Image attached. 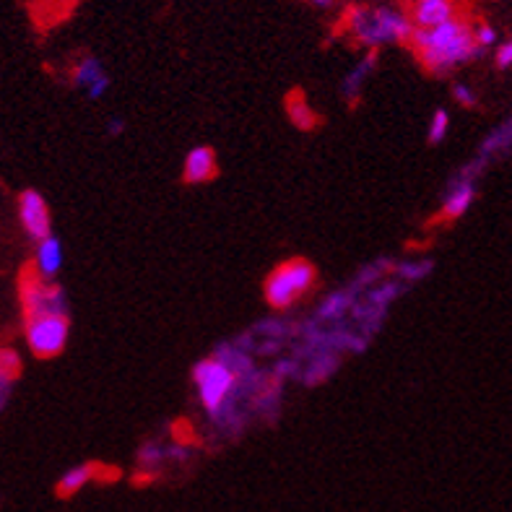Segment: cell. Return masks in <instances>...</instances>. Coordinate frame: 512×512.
Wrapping results in <instances>:
<instances>
[{
	"mask_svg": "<svg viewBox=\"0 0 512 512\" xmlns=\"http://www.w3.org/2000/svg\"><path fill=\"white\" fill-rule=\"evenodd\" d=\"M123 120H112L110 125H107V130H110V136H120V133H123Z\"/></svg>",
	"mask_w": 512,
	"mask_h": 512,
	"instance_id": "25",
	"label": "cell"
},
{
	"mask_svg": "<svg viewBox=\"0 0 512 512\" xmlns=\"http://www.w3.org/2000/svg\"><path fill=\"white\" fill-rule=\"evenodd\" d=\"M461 16L458 0H414L409 8V19L414 29H432V26L448 24Z\"/></svg>",
	"mask_w": 512,
	"mask_h": 512,
	"instance_id": "10",
	"label": "cell"
},
{
	"mask_svg": "<svg viewBox=\"0 0 512 512\" xmlns=\"http://www.w3.org/2000/svg\"><path fill=\"white\" fill-rule=\"evenodd\" d=\"M351 302H354V292H336L331 294V297L325 299L323 307L318 310V318L320 320H336L341 318L346 310L351 307Z\"/></svg>",
	"mask_w": 512,
	"mask_h": 512,
	"instance_id": "18",
	"label": "cell"
},
{
	"mask_svg": "<svg viewBox=\"0 0 512 512\" xmlns=\"http://www.w3.org/2000/svg\"><path fill=\"white\" fill-rule=\"evenodd\" d=\"M510 149H512V117L510 120H505L500 128H494L492 133L484 138V143H481V149H479V159L489 162V159L505 154V151Z\"/></svg>",
	"mask_w": 512,
	"mask_h": 512,
	"instance_id": "15",
	"label": "cell"
},
{
	"mask_svg": "<svg viewBox=\"0 0 512 512\" xmlns=\"http://www.w3.org/2000/svg\"><path fill=\"white\" fill-rule=\"evenodd\" d=\"M63 242L50 234L42 242H37V253H34V273L42 276V279L52 281L63 268Z\"/></svg>",
	"mask_w": 512,
	"mask_h": 512,
	"instance_id": "12",
	"label": "cell"
},
{
	"mask_svg": "<svg viewBox=\"0 0 512 512\" xmlns=\"http://www.w3.org/2000/svg\"><path fill=\"white\" fill-rule=\"evenodd\" d=\"M136 463H138V468H141V471H146L149 476L159 474L164 466H169L164 442L151 440V442H146V445H141V450H138V455H136Z\"/></svg>",
	"mask_w": 512,
	"mask_h": 512,
	"instance_id": "16",
	"label": "cell"
},
{
	"mask_svg": "<svg viewBox=\"0 0 512 512\" xmlns=\"http://www.w3.org/2000/svg\"><path fill=\"white\" fill-rule=\"evenodd\" d=\"M341 29L346 37L367 52L383 47L409 45L414 24L409 13L396 6H351L346 8Z\"/></svg>",
	"mask_w": 512,
	"mask_h": 512,
	"instance_id": "2",
	"label": "cell"
},
{
	"mask_svg": "<svg viewBox=\"0 0 512 512\" xmlns=\"http://www.w3.org/2000/svg\"><path fill=\"white\" fill-rule=\"evenodd\" d=\"M409 47L419 65L432 76H448L484 55L474 39V21H468L466 16L432 29H414Z\"/></svg>",
	"mask_w": 512,
	"mask_h": 512,
	"instance_id": "1",
	"label": "cell"
},
{
	"mask_svg": "<svg viewBox=\"0 0 512 512\" xmlns=\"http://www.w3.org/2000/svg\"><path fill=\"white\" fill-rule=\"evenodd\" d=\"M286 110H289V117H292V123L297 125L299 130H312L318 125V115H315V110L305 102L302 94H294V97L286 102Z\"/></svg>",
	"mask_w": 512,
	"mask_h": 512,
	"instance_id": "17",
	"label": "cell"
},
{
	"mask_svg": "<svg viewBox=\"0 0 512 512\" xmlns=\"http://www.w3.org/2000/svg\"><path fill=\"white\" fill-rule=\"evenodd\" d=\"M315 284H318V271L310 260L289 258L268 273L266 284H263V297H266L268 307L284 312L299 305L315 289Z\"/></svg>",
	"mask_w": 512,
	"mask_h": 512,
	"instance_id": "4",
	"label": "cell"
},
{
	"mask_svg": "<svg viewBox=\"0 0 512 512\" xmlns=\"http://www.w3.org/2000/svg\"><path fill=\"white\" fill-rule=\"evenodd\" d=\"M21 307H24L26 320L37 318V315H50V312H68L63 289L37 273H29L21 279Z\"/></svg>",
	"mask_w": 512,
	"mask_h": 512,
	"instance_id": "7",
	"label": "cell"
},
{
	"mask_svg": "<svg viewBox=\"0 0 512 512\" xmlns=\"http://www.w3.org/2000/svg\"><path fill=\"white\" fill-rule=\"evenodd\" d=\"M97 474H99L97 463H78V466L68 468V471L60 476L58 484H55V492H58V497H63V500L76 497L81 489H86L91 481L97 479Z\"/></svg>",
	"mask_w": 512,
	"mask_h": 512,
	"instance_id": "13",
	"label": "cell"
},
{
	"mask_svg": "<svg viewBox=\"0 0 512 512\" xmlns=\"http://www.w3.org/2000/svg\"><path fill=\"white\" fill-rule=\"evenodd\" d=\"M448 130H450V115L445 110H435L432 112V120L427 125V141L432 146L442 143L448 138Z\"/></svg>",
	"mask_w": 512,
	"mask_h": 512,
	"instance_id": "20",
	"label": "cell"
},
{
	"mask_svg": "<svg viewBox=\"0 0 512 512\" xmlns=\"http://www.w3.org/2000/svg\"><path fill=\"white\" fill-rule=\"evenodd\" d=\"M71 84L78 91H84L91 102H97V99H102L107 94V89L112 86V78L97 55H84L71 68Z\"/></svg>",
	"mask_w": 512,
	"mask_h": 512,
	"instance_id": "9",
	"label": "cell"
},
{
	"mask_svg": "<svg viewBox=\"0 0 512 512\" xmlns=\"http://www.w3.org/2000/svg\"><path fill=\"white\" fill-rule=\"evenodd\" d=\"M494 63L500 71H507L512 68V37L505 39L502 45H497V52H494Z\"/></svg>",
	"mask_w": 512,
	"mask_h": 512,
	"instance_id": "24",
	"label": "cell"
},
{
	"mask_svg": "<svg viewBox=\"0 0 512 512\" xmlns=\"http://www.w3.org/2000/svg\"><path fill=\"white\" fill-rule=\"evenodd\" d=\"M429 271H432V260H411V263H403V266L398 268V273H401L406 281L424 279Z\"/></svg>",
	"mask_w": 512,
	"mask_h": 512,
	"instance_id": "22",
	"label": "cell"
},
{
	"mask_svg": "<svg viewBox=\"0 0 512 512\" xmlns=\"http://www.w3.org/2000/svg\"><path fill=\"white\" fill-rule=\"evenodd\" d=\"M19 372V357L13 351H0V401L6 396L8 385L13 383V377Z\"/></svg>",
	"mask_w": 512,
	"mask_h": 512,
	"instance_id": "19",
	"label": "cell"
},
{
	"mask_svg": "<svg viewBox=\"0 0 512 512\" xmlns=\"http://www.w3.org/2000/svg\"><path fill=\"white\" fill-rule=\"evenodd\" d=\"M68 336H71L68 312H50V315L26 320V344L39 359L58 357L68 344Z\"/></svg>",
	"mask_w": 512,
	"mask_h": 512,
	"instance_id": "5",
	"label": "cell"
},
{
	"mask_svg": "<svg viewBox=\"0 0 512 512\" xmlns=\"http://www.w3.org/2000/svg\"><path fill=\"white\" fill-rule=\"evenodd\" d=\"M19 221L26 237L34 242H42L52 234V219L47 201L37 190H24L19 195Z\"/></svg>",
	"mask_w": 512,
	"mask_h": 512,
	"instance_id": "8",
	"label": "cell"
},
{
	"mask_svg": "<svg viewBox=\"0 0 512 512\" xmlns=\"http://www.w3.org/2000/svg\"><path fill=\"white\" fill-rule=\"evenodd\" d=\"M474 39H476V45H479L484 52L492 50V47H497V29H494L489 21H476Z\"/></svg>",
	"mask_w": 512,
	"mask_h": 512,
	"instance_id": "21",
	"label": "cell"
},
{
	"mask_svg": "<svg viewBox=\"0 0 512 512\" xmlns=\"http://www.w3.org/2000/svg\"><path fill=\"white\" fill-rule=\"evenodd\" d=\"M487 164L489 162H484V159H479V156H476L474 162L468 164L466 169H461V175L450 182L448 190H445V195H442V206H440L442 221L461 219V216H466L468 211H471V206H474V201H476V195H479V190H476V177L484 172V167H487Z\"/></svg>",
	"mask_w": 512,
	"mask_h": 512,
	"instance_id": "6",
	"label": "cell"
},
{
	"mask_svg": "<svg viewBox=\"0 0 512 512\" xmlns=\"http://www.w3.org/2000/svg\"><path fill=\"white\" fill-rule=\"evenodd\" d=\"M247 377L237 372L227 359L219 354L206 357L193 367L195 396L206 416L219 427H234L237 424V393Z\"/></svg>",
	"mask_w": 512,
	"mask_h": 512,
	"instance_id": "3",
	"label": "cell"
},
{
	"mask_svg": "<svg viewBox=\"0 0 512 512\" xmlns=\"http://www.w3.org/2000/svg\"><path fill=\"white\" fill-rule=\"evenodd\" d=\"M375 68H377V52H367V55H364V58L344 76V81H341V94H344L349 102L362 97V89L367 86V81H370V76L375 73Z\"/></svg>",
	"mask_w": 512,
	"mask_h": 512,
	"instance_id": "14",
	"label": "cell"
},
{
	"mask_svg": "<svg viewBox=\"0 0 512 512\" xmlns=\"http://www.w3.org/2000/svg\"><path fill=\"white\" fill-rule=\"evenodd\" d=\"M219 175V159H216V151L211 146H195L185 156V164H182V180L188 185H203V182H211Z\"/></svg>",
	"mask_w": 512,
	"mask_h": 512,
	"instance_id": "11",
	"label": "cell"
},
{
	"mask_svg": "<svg viewBox=\"0 0 512 512\" xmlns=\"http://www.w3.org/2000/svg\"><path fill=\"white\" fill-rule=\"evenodd\" d=\"M307 3H310V6H315V8H331V6H336V0H307Z\"/></svg>",
	"mask_w": 512,
	"mask_h": 512,
	"instance_id": "26",
	"label": "cell"
},
{
	"mask_svg": "<svg viewBox=\"0 0 512 512\" xmlns=\"http://www.w3.org/2000/svg\"><path fill=\"white\" fill-rule=\"evenodd\" d=\"M453 99L461 104V107H466V110H474L476 104H479V99H476V91L466 84L453 86Z\"/></svg>",
	"mask_w": 512,
	"mask_h": 512,
	"instance_id": "23",
	"label": "cell"
}]
</instances>
